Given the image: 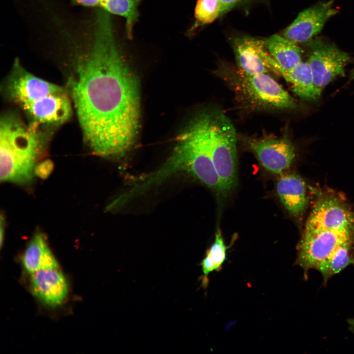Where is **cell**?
Masks as SVG:
<instances>
[{
    "label": "cell",
    "instance_id": "6da1fadb",
    "mask_svg": "<svg viewBox=\"0 0 354 354\" xmlns=\"http://www.w3.org/2000/svg\"><path fill=\"white\" fill-rule=\"evenodd\" d=\"M68 84L91 150L104 157L124 154L138 134L139 85L116 44L106 12L98 13L93 44L76 58Z\"/></svg>",
    "mask_w": 354,
    "mask_h": 354
},
{
    "label": "cell",
    "instance_id": "7a4b0ae2",
    "mask_svg": "<svg viewBox=\"0 0 354 354\" xmlns=\"http://www.w3.org/2000/svg\"><path fill=\"white\" fill-rule=\"evenodd\" d=\"M354 241V213L345 201L332 192L315 199L297 246L295 264L301 267L305 279L338 247Z\"/></svg>",
    "mask_w": 354,
    "mask_h": 354
},
{
    "label": "cell",
    "instance_id": "3957f363",
    "mask_svg": "<svg viewBox=\"0 0 354 354\" xmlns=\"http://www.w3.org/2000/svg\"><path fill=\"white\" fill-rule=\"evenodd\" d=\"M26 125L12 115H4L0 124V180L27 185L44 149L42 134L35 126Z\"/></svg>",
    "mask_w": 354,
    "mask_h": 354
},
{
    "label": "cell",
    "instance_id": "277c9868",
    "mask_svg": "<svg viewBox=\"0 0 354 354\" xmlns=\"http://www.w3.org/2000/svg\"><path fill=\"white\" fill-rule=\"evenodd\" d=\"M209 118L210 113H205L192 121L178 137L172 155L158 169V173L166 179L176 173L185 171L216 193L222 194L210 152Z\"/></svg>",
    "mask_w": 354,
    "mask_h": 354
},
{
    "label": "cell",
    "instance_id": "5b68a950",
    "mask_svg": "<svg viewBox=\"0 0 354 354\" xmlns=\"http://www.w3.org/2000/svg\"><path fill=\"white\" fill-rule=\"evenodd\" d=\"M208 141L211 159L223 195L235 188L236 176V138L235 128L224 113L210 114Z\"/></svg>",
    "mask_w": 354,
    "mask_h": 354
},
{
    "label": "cell",
    "instance_id": "8992f818",
    "mask_svg": "<svg viewBox=\"0 0 354 354\" xmlns=\"http://www.w3.org/2000/svg\"><path fill=\"white\" fill-rule=\"evenodd\" d=\"M309 49L308 59L318 94L338 76L345 75L344 68L351 58L334 44L320 38L306 43Z\"/></svg>",
    "mask_w": 354,
    "mask_h": 354
},
{
    "label": "cell",
    "instance_id": "52a82bcc",
    "mask_svg": "<svg viewBox=\"0 0 354 354\" xmlns=\"http://www.w3.org/2000/svg\"><path fill=\"white\" fill-rule=\"evenodd\" d=\"M238 86L253 104L271 109L295 108V100L282 86L267 73L248 76L240 73Z\"/></svg>",
    "mask_w": 354,
    "mask_h": 354
},
{
    "label": "cell",
    "instance_id": "ba28073f",
    "mask_svg": "<svg viewBox=\"0 0 354 354\" xmlns=\"http://www.w3.org/2000/svg\"><path fill=\"white\" fill-rule=\"evenodd\" d=\"M248 143L262 167L273 174H283L295 156V148L286 138L252 139Z\"/></svg>",
    "mask_w": 354,
    "mask_h": 354
},
{
    "label": "cell",
    "instance_id": "9c48e42d",
    "mask_svg": "<svg viewBox=\"0 0 354 354\" xmlns=\"http://www.w3.org/2000/svg\"><path fill=\"white\" fill-rule=\"evenodd\" d=\"M337 12L332 1L319 3L301 12L284 30L283 36L298 44L307 43Z\"/></svg>",
    "mask_w": 354,
    "mask_h": 354
},
{
    "label": "cell",
    "instance_id": "30bf717a",
    "mask_svg": "<svg viewBox=\"0 0 354 354\" xmlns=\"http://www.w3.org/2000/svg\"><path fill=\"white\" fill-rule=\"evenodd\" d=\"M14 68L13 75L8 85V93L11 98L22 108L64 89L24 70L17 62H15Z\"/></svg>",
    "mask_w": 354,
    "mask_h": 354
},
{
    "label": "cell",
    "instance_id": "8fae6325",
    "mask_svg": "<svg viewBox=\"0 0 354 354\" xmlns=\"http://www.w3.org/2000/svg\"><path fill=\"white\" fill-rule=\"evenodd\" d=\"M30 289L37 299L51 307L61 304L68 293L66 279L59 268L31 273Z\"/></svg>",
    "mask_w": 354,
    "mask_h": 354
},
{
    "label": "cell",
    "instance_id": "7c38bea8",
    "mask_svg": "<svg viewBox=\"0 0 354 354\" xmlns=\"http://www.w3.org/2000/svg\"><path fill=\"white\" fill-rule=\"evenodd\" d=\"M34 123L59 125L66 121L72 114L71 100L64 90L53 93L40 101L22 108Z\"/></svg>",
    "mask_w": 354,
    "mask_h": 354
},
{
    "label": "cell",
    "instance_id": "4fadbf2b",
    "mask_svg": "<svg viewBox=\"0 0 354 354\" xmlns=\"http://www.w3.org/2000/svg\"><path fill=\"white\" fill-rule=\"evenodd\" d=\"M233 46L240 73L251 76L268 72L270 66L264 56L263 40L242 36L234 39Z\"/></svg>",
    "mask_w": 354,
    "mask_h": 354
},
{
    "label": "cell",
    "instance_id": "5bb4252c",
    "mask_svg": "<svg viewBox=\"0 0 354 354\" xmlns=\"http://www.w3.org/2000/svg\"><path fill=\"white\" fill-rule=\"evenodd\" d=\"M280 176L276 182V191L280 202L292 216L302 215L309 203L305 181L295 174L283 173Z\"/></svg>",
    "mask_w": 354,
    "mask_h": 354
},
{
    "label": "cell",
    "instance_id": "9a60e30c",
    "mask_svg": "<svg viewBox=\"0 0 354 354\" xmlns=\"http://www.w3.org/2000/svg\"><path fill=\"white\" fill-rule=\"evenodd\" d=\"M263 41L268 52L264 54L266 60L280 73L291 70L302 61L301 50L298 44L283 36L274 34Z\"/></svg>",
    "mask_w": 354,
    "mask_h": 354
},
{
    "label": "cell",
    "instance_id": "2e32d148",
    "mask_svg": "<svg viewBox=\"0 0 354 354\" xmlns=\"http://www.w3.org/2000/svg\"><path fill=\"white\" fill-rule=\"evenodd\" d=\"M22 262L25 269L30 273L59 266L45 236L41 233H36L30 241L23 255Z\"/></svg>",
    "mask_w": 354,
    "mask_h": 354
},
{
    "label": "cell",
    "instance_id": "e0dca14e",
    "mask_svg": "<svg viewBox=\"0 0 354 354\" xmlns=\"http://www.w3.org/2000/svg\"><path fill=\"white\" fill-rule=\"evenodd\" d=\"M281 74L292 84L293 91L300 98L312 101L320 97L308 61H301L291 70L284 71Z\"/></svg>",
    "mask_w": 354,
    "mask_h": 354
},
{
    "label": "cell",
    "instance_id": "ac0fdd59",
    "mask_svg": "<svg viewBox=\"0 0 354 354\" xmlns=\"http://www.w3.org/2000/svg\"><path fill=\"white\" fill-rule=\"evenodd\" d=\"M354 266V241L346 243L320 263L316 268L323 278L324 284L347 266Z\"/></svg>",
    "mask_w": 354,
    "mask_h": 354
},
{
    "label": "cell",
    "instance_id": "d6986e66",
    "mask_svg": "<svg viewBox=\"0 0 354 354\" xmlns=\"http://www.w3.org/2000/svg\"><path fill=\"white\" fill-rule=\"evenodd\" d=\"M221 231L218 229L214 240L207 249L205 258L200 263L203 275L201 277L202 286L206 288L208 284V275L213 271H219L226 260L227 249Z\"/></svg>",
    "mask_w": 354,
    "mask_h": 354
},
{
    "label": "cell",
    "instance_id": "ffe728a7",
    "mask_svg": "<svg viewBox=\"0 0 354 354\" xmlns=\"http://www.w3.org/2000/svg\"><path fill=\"white\" fill-rule=\"evenodd\" d=\"M141 0H101V6L106 12L120 16L126 20L127 36L131 39L133 28L139 16L138 7Z\"/></svg>",
    "mask_w": 354,
    "mask_h": 354
},
{
    "label": "cell",
    "instance_id": "44dd1931",
    "mask_svg": "<svg viewBox=\"0 0 354 354\" xmlns=\"http://www.w3.org/2000/svg\"><path fill=\"white\" fill-rule=\"evenodd\" d=\"M194 15L198 25H204L212 23L223 15L220 0H198Z\"/></svg>",
    "mask_w": 354,
    "mask_h": 354
},
{
    "label": "cell",
    "instance_id": "7402d4cb",
    "mask_svg": "<svg viewBox=\"0 0 354 354\" xmlns=\"http://www.w3.org/2000/svg\"><path fill=\"white\" fill-rule=\"evenodd\" d=\"M54 169V164L49 159H46L38 163L34 169V174L36 177L46 179L51 175Z\"/></svg>",
    "mask_w": 354,
    "mask_h": 354
},
{
    "label": "cell",
    "instance_id": "603a6c76",
    "mask_svg": "<svg viewBox=\"0 0 354 354\" xmlns=\"http://www.w3.org/2000/svg\"><path fill=\"white\" fill-rule=\"evenodd\" d=\"M253 0H220L223 15L236 7L244 5Z\"/></svg>",
    "mask_w": 354,
    "mask_h": 354
},
{
    "label": "cell",
    "instance_id": "cb8c5ba5",
    "mask_svg": "<svg viewBox=\"0 0 354 354\" xmlns=\"http://www.w3.org/2000/svg\"><path fill=\"white\" fill-rule=\"evenodd\" d=\"M76 3L85 6H96L100 5L101 0H73Z\"/></svg>",
    "mask_w": 354,
    "mask_h": 354
},
{
    "label": "cell",
    "instance_id": "d4e9b609",
    "mask_svg": "<svg viewBox=\"0 0 354 354\" xmlns=\"http://www.w3.org/2000/svg\"><path fill=\"white\" fill-rule=\"evenodd\" d=\"M4 217L1 213L0 215V244L1 246L2 244L3 239L4 238Z\"/></svg>",
    "mask_w": 354,
    "mask_h": 354
},
{
    "label": "cell",
    "instance_id": "484cf974",
    "mask_svg": "<svg viewBox=\"0 0 354 354\" xmlns=\"http://www.w3.org/2000/svg\"><path fill=\"white\" fill-rule=\"evenodd\" d=\"M348 324L350 330L354 334V319H350L348 320Z\"/></svg>",
    "mask_w": 354,
    "mask_h": 354
},
{
    "label": "cell",
    "instance_id": "4316f807",
    "mask_svg": "<svg viewBox=\"0 0 354 354\" xmlns=\"http://www.w3.org/2000/svg\"><path fill=\"white\" fill-rule=\"evenodd\" d=\"M351 75V78L354 79V69L352 71Z\"/></svg>",
    "mask_w": 354,
    "mask_h": 354
}]
</instances>
